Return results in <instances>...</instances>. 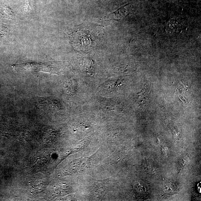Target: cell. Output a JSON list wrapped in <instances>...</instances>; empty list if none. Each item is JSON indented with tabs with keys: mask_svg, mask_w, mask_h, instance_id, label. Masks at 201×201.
<instances>
[{
	"mask_svg": "<svg viewBox=\"0 0 201 201\" xmlns=\"http://www.w3.org/2000/svg\"><path fill=\"white\" fill-rule=\"evenodd\" d=\"M59 102L57 100L50 98H40L38 100V105L41 109L46 112H53L58 110Z\"/></svg>",
	"mask_w": 201,
	"mask_h": 201,
	"instance_id": "1",
	"label": "cell"
},
{
	"mask_svg": "<svg viewBox=\"0 0 201 201\" xmlns=\"http://www.w3.org/2000/svg\"><path fill=\"white\" fill-rule=\"evenodd\" d=\"M183 24L179 18H173L167 22L165 30L167 34L170 36H175L182 31Z\"/></svg>",
	"mask_w": 201,
	"mask_h": 201,
	"instance_id": "2",
	"label": "cell"
},
{
	"mask_svg": "<svg viewBox=\"0 0 201 201\" xmlns=\"http://www.w3.org/2000/svg\"><path fill=\"white\" fill-rule=\"evenodd\" d=\"M125 7H122L116 11L110 13L105 16L104 19L106 20H111V19H119L124 17L127 14V11Z\"/></svg>",
	"mask_w": 201,
	"mask_h": 201,
	"instance_id": "3",
	"label": "cell"
}]
</instances>
